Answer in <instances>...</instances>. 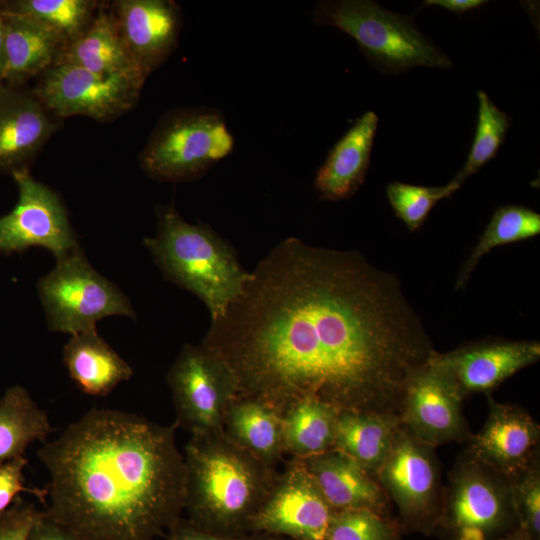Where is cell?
Segmentation results:
<instances>
[{
  "instance_id": "74e56055",
  "label": "cell",
  "mask_w": 540,
  "mask_h": 540,
  "mask_svg": "<svg viewBox=\"0 0 540 540\" xmlns=\"http://www.w3.org/2000/svg\"><path fill=\"white\" fill-rule=\"evenodd\" d=\"M485 0H427L422 6H439L450 12L462 14L485 5Z\"/></svg>"
},
{
  "instance_id": "9a60e30c",
  "label": "cell",
  "mask_w": 540,
  "mask_h": 540,
  "mask_svg": "<svg viewBox=\"0 0 540 540\" xmlns=\"http://www.w3.org/2000/svg\"><path fill=\"white\" fill-rule=\"evenodd\" d=\"M539 358L538 341L486 339L450 352L435 350L429 360L445 373L464 400L476 393L490 394Z\"/></svg>"
},
{
  "instance_id": "60d3db41",
  "label": "cell",
  "mask_w": 540,
  "mask_h": 540,
  "mask_svg": "<svg viewBox=\"0 0 540 540\" xmlns=\"http://www.w3.org/2000/svg\"><path fill=\"white\" fill-rule=\"evenodd\" d=\"M323 540H328V539H323Z\"/></svg>"
},
{
  "instance_id": "8992f818",
  "label": "cell",
  "mask_w": 540,
  "mask_h": 540,
  "mask_svg": "<svg viewBox=\"0 0 540 540\" xmlns=\"http://www.w3.org/2000/svg\"><path fill=\"white\" fill-rule=\"evenodd\" d=\"M234 148V137L222 113L207 107L182 108L164 115L139 155L151 178L192 181L203 176Z\"/></svg>"
},
{
  "instance_id": "d6a6232c",
  "label": "cell",
  "mask_w": 540,
  "mask_h": 540,
  "mask_svg": "<svg viewBox=\"0 0 540 540\" xmlns=\"http://www.w3.org/2000/svg\"><path fill=\"white\" fill-rule=\"evenodd\" d=\"M519 527L534 540L540 534V460L509 479Z\"/></svg>"
},
{
  "instance_id": "1f68e13d",
  "label": "cell",
  "mask_w": 540,
  "mask_h": 540,
  "mask_svg": "<svg viewBox=\"0 0 540 540\" xmlns=\"http://www.w3.org/2000/svg\"><path fill=\"white\" fill-rule=\"evenodd\" d=\"M328 540H400V527L389 515L368 509L334 511Z\"/></svg>"
},
{
  "instance_id": "7a4b0ae2",
  "label": "cell",
  "mask_w": 540,
  "mask_h": 540,
  "mask_svg": "<svg viewBox=\"0 0 540 540\" xmlns=\"http://www.w3.org/2000/svg\"><path fill=\"white\" fill-rule=\"evenodd\" d=\"M175 423L92 408L37 457L49 474L46 514L81 540H154L182 517L184 455Z\"/></svg>"
},
{
  "instance_id": "f546056e",
  "label": "cell",
  "mask_w": 540,
  "mask_h": 540,
  "mask_svg": "<svg viewBox=\"0 0 540 540\" xmlns=\"http://www.w3.org/2000/svg\"><path fill=\"white\" fill-rule=\"evenodd\" d=\"M477 98L474 140L464 166L451 180L458 188L497 155L511 125V117L500 110L483 90L477 92Z\"/></svg>"
},
{
  "instance_id": "83f0119b",
  "label": "cell",
  "mask_w": 540,
  "mask_h": 540,
  "mask_svg": "<svg viewBox=\"0 0 540 540\" xmlns=\"http://www.w3.org/2000/svg\"><path fill=\"white\" fill-rule=\"evenodd\" d=\"M540 233V214L523 205L500 206L463 263L455 290L463 289L478 262L494 248L531 239Z\"/></svg>"
},
{
  "instance_id": "836d02e7",
  "label": "cell",
  "mask_w": 540,
  "mask_h": 540,
  "mask_svg": "<svg viewBox=\"0 0 540 540\" xmlns=\"http://www.w3.org/2000/svg\"><path fill=\"white\" fill-rule=\"evenodd\" d=\"M27 463L28 460L20 456L0 464V514L12 505L21 492L34 495L44 506L46 505L47 486L39 488L25 485L23 470Z\"/></svg>"
},
{
  "instance_id": "e0dca14e",
  "label": "cell",
  "mask_w": 540,
  "mask_h": 540,
  "mask_svg": "<svg viewBox=\"0 0 540 540\" xmlns=\"http://www.w3.org/2000/svg\"><path fill=\"white\" fill-rule=\"evenodd\" d=\"M110 10L130 55L149 76L177 45L182 27L179 5L171 0H119Z\"/></svg>"
},
{
  "instance_id": "7402d4cb",
  "label": "cell",
  "mask_w": 540,
  "mask_h": 540,
  "mask_svg": "<svg viewBox=\"0 0 540 540\" xmlns=\"http://www.w3.org/2000/svg\"><path fill=\"white\" fill-rule=\"evenodd\" d=\"M6 36L4 83L22 87L53 66L67 46L55 31L36 19L0 8Z\"/></svg>"
},
{
  "instance_id": "d590c367",
  "label": "cell",
  "mask_w": 540,
  "mask_h": 540,
  "mask_svg": "<svg viewBox=\"0 0 540 540\" xmlns=\"http://www.w3.org/2000/svg\"><path fill=\"white\" fill-rule=\"evenodd\" d=\"M165 540H289L266 533L222 535L204 530L181 517L166 533Z\"/></svg>"
},
{
  "instance_id": "7c38bea8",
  "label": "cell",
  "mask_w": 540,
  "mask_h": 540,
  "mask_svg": "<svg viewBox=\"0 0 540 540\" xmlns=\"http://www.w3.org/2000/svg\"><path fill=\"white\" fill-rule=\"evenodd\" d=\"M11 176L19 198L12 211L0 216V253H23L31 247H42L58 260L80 249L59 196L35 180L29 168Z\"/></svg>"
},
{
  "instance_id": "ac0fdd59",
  "label": "cell",
  "mask_w": 540,
  "mask_h": 540,
  "mask_svg": "<svg viewBox=\"0 0 540 540\" xmlns=\"http://www.w3.org/2000/svg\"><path fill=\"white\" fill-rule=\"evenodd\" d=\"M57 128L55 116L33 92L0 83V173L28 168Z\"/></svg>"
},
{
  "instance_id": "ba28073f",
  "label": "cell",
  "mask_w": 540,
  "mask_h": 540,
  "mask_svg": "<svg viewBox=\"0 0 540 540\" xmlns=\"http://www.w3.org/2000/svg\"><path fill=\"white\" fill-rule=\"evenodd\" d=\"M49 328L75 335L96 330L106 317L134 318L129 299L98 273L80 249L57 260L56 266L37 282Z\"/></svg>"
},
{
  "instance_id": "ab89813d",
  "label": "cell",
  "mask_w": 540,
  "mask_h": 540,
  "mask_svg": "<svg viewBox=\"0 0 540 540\" xmlns=\"http://www.w3.org/2000/svg\"><path fill=\"white\" fill-rule=\"evenodd\" d=\"M496 540H534V539L525 529L518 527L512 532L502 537H499Z\"/></svg>"
},
{
  "instance_id": "484cf974",
  "label": "cell",
  "mask_w": 540,
  "mask_h": 540,
  "mask_svg": "<svg viewBox=\"0 0 540 540\" xmlns=\"http://www.w3.org/2000/svg\"><path fill=\"white\" fill-rule=\"evenodd\" d=\"M53 431L47 412L21 385L8 388L0 399V464L24 455Z\"/></svg>"
},
{
  "instance_id": "e575fe53",
  "label": "cell",
  "mask_w": 540,
  "mask_h": 540,
  "mask_svg": "<svg viewBox=\"0 0 540 540\" xmlns=\"http://www.w3.org/2000/svg\"><path fill=\"white\" fill-rule=\"evenodd\" d=\"M44 514V510H38L33 503L18 496L0 514V540H29L31 531Z\"/></svg>"
},
{
  "instance_id": "277c9868",
  "label": "cell",
  "mask_w": 540,
  "mask_h": 540,
  "mask_svg": "<svg viewBox=\"0 0 540 540\" xmlns=\"http://www.w3.org/2000/svg\"><path fill=\"white\" fill-rule=\"evenodd\" d=\"M157 217L156 235L144 239L155 263L166 279L205 304L211 320L220 317L241 294L250 272L210 226L188 223L173 206H160Z\"/></svg>"
},
{
  "instance_id": "52a82bcc",
  "label": "cell",
  "mask_w": 540,
  "mask_h": 540,
  "mask_svg": "<svg viewBox=\"0 0 540 540\" xmlns=\"http://www.w3.org/2000/svg\"><path fill=\"white\" fill-rule=\"evenodd\" d=\"M518 527L509 479L464 450L444 488L437 528L450 540H496Z\"/></svg>"
},
{
  "instance_id": "603a6c76",
  "label": "cell",
  "mask_w": 540,
  "mask_h": 540,
  "mask_svg": "<svg viewBox=\"0 0 540 540\" xmlns=\"http://www.w3.org/2000/svg\"><path fill=\"white\" fill-rule=\"evenodd\" d=\"M63 362L78 389L90 396H107L133 376L132 367L96 330L72 335Z\"/></svg>"
},
{
  "instance_id": "f1b7e54d",
  "label": "cell",
  "mask_w": 540,
  "mask_h": 540,
  "mask_svg": "<svg viewBox=\"0 0 540 540\" xmlns=\"http://www.w3.org/2000/svg\"><path fill=\"white\" fill-rule=\"evenodd\" d=\"M97 5L91 0L0 1L1 9L36 19L60 35L67 45L87 30Z\"/></svg>"
},
{
  "instance_id": "4dcf8cb0",
  "label": "cell",
  "mask_w": 540,
  "mask_h": 540,
  "mask_svg": "<svg viewBox=\"0 0 540 540\" xmlns=\"http://www.w3.org/2000/svg\"><path fill=\"white\" fill-rule=\"evenodd\" d=\"M458 189L451 181L439 187L393 181L387 185L386 195L395 215L410 231H416L426 221L433 207Z\"/></svg>"
},
{
  "instance_id": "44dd1931",
  "label": "cell",
  "mask_w": 540,
  "mask_h": 540,
  "mask_svg": "<svg viewBox=\"0 0 540 540\" xmlns=\"http://www.w3.org/2000/svg\"><path fill=\"white\" fill-rule=\"evenodd\" d=\"M55 64H66L104 76H120L145 83L148 75L130 55L111 12L96 10L87 30L69 43Z\"/></svg>"
},
{
  "instance_id": "2e32d148",
  "label": "cell",
  "mask_w": 540,
  "mask_h": 540,
  "mask_svg": "<svg viewBox=\"0 0 540 540\" xmlns=\"http://www.w3.org/2000/svg\"><path fill=\"white\" fill-rule=\"evenodd\" d=\"M488 417L465 451L497 473L511 479L539 458L540 427L518 405L500 403L487 394Z\"/></svg>"
},
{
  "instance_id": "5b68a950",
  "label": "cell",
  "mask_w": 540,
  "mask_h": 540,
  "mask_svg": "<svg viewBox=\"0 0 540 540\" xmlns=\"http://www.w3.org/2000/svg\"><path fill=\"white\" fill-rule=\"evenodd\" d=\"M316 24L340 29L359 45L369 63L388 75L412 68L450 69L452 60L411 17L372 0H327L312 11Z\"/></svg>"
},
{
  "instance_id": "4fadbf2b",
  "label": "cell",
  "mask_w": 540,
  "mask_h": 540,
  "mask_svg": "<svg viewBox=\"0 0 540 540\" xmlns=\"http://www.w3.org/2000/svg\"><path fill=\"white\" fill-rule=\"evenodd\" d=\"M333 512L302 460L291 458L250 521L248 532L323 540Z\"/></svg>"
},
{
  "instance_id": "30bf717a",
  "label": "cell",
  "mask_w": 540,
  "mask_h": 540,
  "mask_svg": "<svg viewBox=\"0 0 540 540\" xmlns=\"http://www.w3.org/2000/svg\"><path fill=\"white\" fill-rule=\"evenodd\" d=\"M175 424L191 436L223 432L228 405L238 395L237 379L227 363L204 345L185 344L167 376Z\"/></svg>"
},
{
  "instance_id": "3957f363",
  "label": "cell",
  "mask_w": 540,
  "mask_h": 540,
  "mask_svg": "<svg viewBox=\"0 0 540 540\" xmlns=\"http://www.w3.org/2000/svg\"><path fill=\"white\" fill-rule=\"evenodd\" d=\"M187 519L222 535L248 534L279 472L224 432L191 436L184 447Z\"/></svg>"
},
{
  "instance_id": "d6986e66",
  "label": "cell",
  "mask_w": 540,
  "mask_h": 540,
  "mask_svg": "<svg viewBox=\"0 0 540 540\" xmlns=\"http://www.w3.org/2000/svg\"><path fill=\"white\" fill-rule=\"evenodd\" d=\"M301 460L333 511L368 509L390 516L391 501L376 475L346 454L331 449Z\"/></svg>"
},
{
  "instance_id": "ffe728a7",
  "label": "cell",
  "mask_w": 540,
  "mask_h": 540,
  "mask_svg": "<svg viewBox=\"0 0 540 540\" xmlns=\"http://www.w3.org/2000/svg\"><path fill=\"white\" fill-rule=\"evenodd\" d=\"M378 122L377 114L365 112L329 151L314 179V188L321 199L349 198L364 183Z\"/></svg>"
},
{
  "instance_id": "f35d334b",
  "label": "cell",
  "mask_w": 540,
  "mask_h": 540,
  "mask_svg": "<svg viewBox=\"0 0 540 540\" xmlns=\"http://www.w3.org/2000/svg\"><path fill=\"white\" fill-rule=\"evenodd\" d=\"M6 36H5V27L0 11V83L4 82L6 74Z\"/></svg>"
},
{
  "instance_id": "9c48e42d",
  "label": "cell",
  "mask_w": 540,
  "mask_h": 540,
  "mask_svg": "<svg viewBox=\"0 0 540 540\" xmlns=\"http://www.w3.org/2000/svg\"><path fill=\"white\" fill-rule=\"evenodd\" d=\"M434 447L415 438L402 425L375 475L398 509L400 529L431 534L438 525L444 499Z\"/></svg>"
},
{
  "instance_id": "d4e9b609",
  "label": "cell",
  "mask_w": 540,
  "mask_h": 540,
  "mask_svg": "<svg viewBox=\"0 0 540 540\" xmlns=\"http://www.w3.org/2000/svg\"><path fill=\"white\" fill-rule=\"evenodd\" d=\"M399 417L375 413L339 412L334 448L373 474L386 458Z\"/></svg>"
},
{
  "instance_id": "8fae6325",
  "label": "cell",
  "mask_w": 540,
  "mask_h": 540,
  "mask_svg": "<svg viewBox=\"0 0 540 540\" xmlns=\"http://www.w3.org/2000/svg\"><path fill=\"white\" fill-rule=\"evenodd\" d=\"M144 83L120 76H104L86 69L54 64L39 76L32 90L58 118L86 116L110 121L130 111Z\"/></svg>"
},
{
  "instance_id": "6da1fadb",
  "label": "cell",
  "mask_w": 540,
  "mask_h": 540,
  "mask_svg": "<svg viewBox=\"0 0 540 540\" xmlns=\"http://www.w3.org/2000/svg\"><path fill=\"white\" fill-rule=\"evenodd\" d=\"M201 344L231 368L238 395L282 415L316 400L399 419L409 379L435 351L396 276L296 237L257 264Z\"/></svg>"
},
{
  "instance_id": "4316f807",
  "label": "cell",
  "mask_w": 540,
  "mask_h": 540,
  "mask_svg": "<svg viewBox=\"0 0 540 540\" xmlns=\"http://www.w3.org/2000/svg\"><path fill=\"white\" fill-rule=\"evenodd\" d=\"M339 411L316 400L297 402L282 416L285 455L305 459L334 448Z\"/></svg>"
},
{
  "instance_id": "5bb4252c",
  "label": "cell",
  "mask_w": 540,
  "mask_h": 540,
  "mask_svg": "<svg viewBox=\"0 0 540 540\" xmlns=\"http://www.w3.org/2000/svg\"><path fill=\"white\" fill-rule=\"evenodd\" d=\"M462 401L450 379L428 359L408 381L400 410L401 425L434 448L467 442L472 433Z\"/></svg>"
},
{
  "instance_id": "8d00e7d4",
  "label": "cell",
  "mask_w": 540,
  "mask_h": 540,
  "mask_svg": "<svg viewBox=\"0 0 540 540\" xmlns=\"http://www.w3.org/2000/svg\"><path fill=\"white\" fill-rule=\"evenodd\" d=\"M45 511V510H44ZM29 540H81L69 530L52 520L45 512L34 526Z\"/></svg>"
},
{
  "instance_id": "cb8c5ba5",
  "label": "cell",
  "mask_w": 540,
  "mask_h": 540,
  "mask_svg": "<svg viewBox=\"0 0 540 540\" xmlns=\"http://www.w3.org/2000/svg\"><path fill=\"white\" fill-rule=\"evenodd\" d=\"M282 414L253 397L237 395L224 417V434L262 461L276 466L285 455Z\"/></svg>"
}]
</instances>
